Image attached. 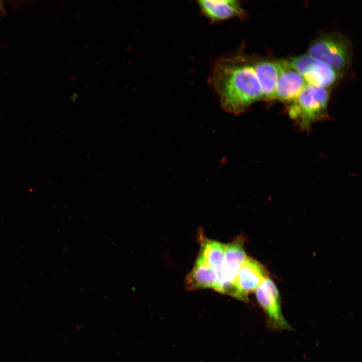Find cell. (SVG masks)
I'll return each mask as SVG.
<instances>
[{"instance_id": "obj_1", "label": "cell", "mask_w": 362, "mask_h": 362, "mask_svg": "<svg viewBox=\"0 0 362 362\" xmlns=\"http://www.w3.org/2000/svg\"><path fill=\"white\" fill-rule=\"evenodd\" d=\"M210 82L222 108L233 114L243 113L263 97L253 63L241 54L217 60Z\"/></svg>"}, {"instance_id": "obj_2", "label": "cell", "mask_w": 362, "mask_h": 362, "mask_svg": "<svg viewBox=\"0 0 362 362\" xmlns=\"http://www.w3.org/2000/svg\"><path fill=\"white\" fill-rule=\"evenodd\" d=\"M321 86L307 83L288 109L290 118L302 130L326 117L329 100L328 90Z\"/></svg>"}, {"instance_id": "obj_3", "label": "cell", "mask_w": 362, "mask_h": 362, "mask_svg": "<svg viewBox=\"0 0 362 362\" xmlns=\"http://www.w3.org/2000/svg\"><path fill=\"white\" fill-rule=\"evenodd\" d=\"M308 54L326 63L341 75L349 66L352 57L351 45L348 38L343 34L326 32L311 44Z\"/></svg>"}, {"instance_id": "obj_4", "label": "cell", "mask_w": 362, "mask_h": 362, "mask_svg": "<svg viewBox=\"0 0 362 362\" xmlns=\"http://www.w3.org/2000/svg\"><path fill=\"white\" fill-rule=\"evenodd\" d=\"M242 235L226 244L221 268L217 273L215 290L244 301L236 283L238 270L247 257Z\"/></svg>"}, {"instance_id": "obj_5", "label": "cell", "mask_w": 362, "mask_h": 362, "mask_svg": "<svg viewBox=\"0 0 362 362\" xmlns=\"http://www.w3.org/2000/svg\"><path fill=\"white\" fill-rule=\"evenodd\" d=\"M255 295L258 304L264 312L270 329L273 331L293 329L283 314L279 291L269 277L257 288Z\"/></svg>"}, {"instance_id": "obj_6", "label": "cell", "mask_w": 362, "mask_h": 362, "mask_svg": "<svg viewBox=\"0 0 362 362\" xmlns=\"http://www.w3.org/2000/svg\"><path fill=\"white\" fill-rule=\"evenodd\" d=\"M279 75L276 87V99L288 103L294 100L307 84L304 77L289 67L285 60L277 61Z\"/></svg>"}, {"instance_id": "obj_7", "label": "cell", "mask_w": 362, "mask_h": 362, "mask_svg": "<svg viewBox=\"0 0 362 362\" xmlns=\"http://www.w3.org/2000/svg\"><path fill=\"white\" fill-rule=\"evenodd\" d=\"M267 277L268 273L265 267L257 260L247 257L241 265L236 279L237 287L244 301L248 295L259 286Z\"/></svg>"}, {"instance_id": "obj_8", "label": "cell", "mask_w": 362, "mask_h": 362, "mask_svg": "<svg viewBox=\"0 0 362 362\" xmlns=\"http://www.w3.org/2000/svg\"><path fill=\"white\" fill-rule=\"evenodd\" d=\"M253 64L262 90V98L267 100L275 99L279 75L277 61L262 60L257 61Z\"/></svg>"}, {"instance_id": "obj_9", "label": "cell", "mask_w": 362, "mask_h": 362, "mask_svg": "<svg viewBox=\"0 0 362 362\" xmlns=\"http://www.w3.org/2000/svg\"><path fill=\"white\" fill-rule=\"evenodd\" d=\"M217 273L199 254L192 270L186 279V286L189 289H208L215 290Z\"/></svg>"}, {"instance_id": "obj_10", "label": "cell", "mask_w": 362, "mask_h": 362, "mask_svg": "<svg viewBox=\"0 0 362 362\" xmlns=\"http://www.w3.org/2000/svg\"><path fill=\"white\" fill-rule=\"evenodd\" d=\"M201 11L209 19L221 21L241 16L244 13L239 4L213 0H196Z\"/></svg>"}, {"instance_id": "obj_11", "label": "cell", "mask_w": 362, "mask_h": 362, "mask_svg": "<svg viewBox=\"0 0 362 362\" xmlns=\"http://www.w3.org/2000/svg\"><path fill=\"white\" fill-rule=\"evenodd\" d=\"M198 233L201 242L199 254L218 273L223 263L226 244L207 238L202 229L199 230Z\"/></svg>"}, {"instance_id": "obj_12", "label": "cell", "mask_w": 362, "mask_h": 362, "mask_svg": "<svg viewBox=\"0 0 362 362\" xmlns=\"http://www.w3.org/2000/svg\"><path fill=\"white\" fill-rule=\"evenodd\" d=\"M341 75L326 63L315 59L312 70L304 77L307 83L327 88L336 83Z\"/></svg>"}, {"instance_id": "obj_13", "label": "cell", "mask_w": 362, "mask_h": 362, "mask_svg": "<svg viewBox=\"0 0 362 362\" xmlns=\"http://www.w3.org/2000/svg\"><path fill=\"white\" fill-rule=\"evenodd\" d=\"M285 61L289 67L304 77L312 70L315 59L307 54L292 57Z\"/></svg>"}, {"instance_id": "obj_14", "label": "cell", "mask_w": 362, "mask_h": 362, "mask_svg": "<svg viewBox=\"0 0 362 362\" xmlns=\"http://www.w3.org/2000/svg\"><path fill=\"white\" fill-rule=\"evenodd\" d=\"M231 4H239V0H213Z\"/></svg>"}]
</instances>
